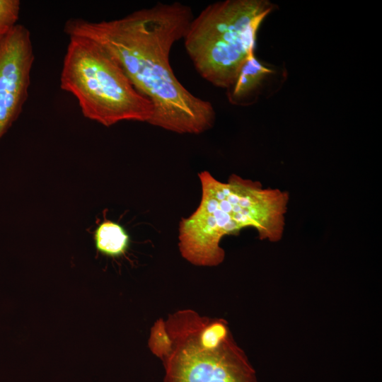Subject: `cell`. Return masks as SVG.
Instances as JSON below:
<instances>
[{
	"instance_id": "obj_9",
	"label": "cell",
	"mask_w": 382,
	"mask_h": 382,
	"mask_svg": "<svg viewBox=\"0 0 382 382\" xmlns=\"http://www.w3.org/2000/svg\"><path fill=\"white\" fill-rule=\"evenodd\" d=\"M149 345L151 351L163 361L170 354L173 343L163 320H157L151 328Z\"/></svg>"
},
{
	"instance_id": "obj_8",
	"label": "cell",
	"mask_w": 382,
	"mask_h": 382,
	"mask_svg": "<svg viewBox=\"0 0 382 382\" xmlns=\"http://www.w3.org/2000/svg\"><path fill=\"white\" fill-rule=\"evenodd\" d=\"M96 249L100 254L120 257L129 249L130 236L127 230L119 223L105 219L100 222L93 232Z\"/></svg>"
},
{
	"instance_id": "obj_6",
	"label": "cell",
	"mask_w": 382,
	"mask_h": 382,
	"mask_svg": "<svg viewBox=\"0 0 382 382\" xmlns=\"http://www.w3.org/2000/svg\"><path fill=\"white\" fill-rule=\"evenodd\" d=\"M34 61L29 30L16 24L0 37V139L25 103Z\"/></svg>"
},
{
	"instance_id": "obj_5",
	"label": "cell",
	"mask_w": 382,
	"mask_h": 382,
	"mask_svg": "<svg viewBox=\"0 0 382 382\" xmlns=\"http://www.w3.org/2000/svg\"><path fill=\"white\" fill-rule=\"evenodd\" d=\"M166 325L173 346L163 361L165 382H256L255 371L231 336L220 347L209 349L175 323Z\"/></svg>"
},
{
	"instance_id": "obj_3",
	"label": "cell",
	"mask_w": 382,
	"mask_h": 382,
	"mask_svg": "<svg viewBox=\"0 0 382 382\" xmlns=\"http://www.w3.org/2000/svg\"><path fill=\"white\" fill-rule=\"evenodd\" d=\"M274 7L267 0H226L204 8L183 37L198 74L212 85L228 89L255 52L257 31Z\"/></svg>"
},
{
	"instance_id": "obj_1",
	"label": "cell",
	"mask_w": 382,
	"mask_h": 382,
	"mask_svg": "<svg viewBox=\"0 0 382 382\" xmlns=\"http://www.w3.org/2000/svg\"><path fill=\"white\" fill-rule=\"evenodd\" d=\"M193 18L192 8L182 3H157L115 20L71 18L64 31L92 41L117 62L152 104L149 124L178 134H199L213 127L214 107L182 85L169 58L172 46L183 39Z\"/></svg>"
},
{
	"instance_id": "obj_4",
	"label": "cell",
	"mask_w": 382,
	"mask_h": 382,
	"mask_svg": "<svg viewBox=\"0 0 382 382\" xmlns=\"http://www.w3.org/2000/svg\"><path fill=\"white\" fill-rule=\"evenodd\" d=\"M69 38L60 87L76 98L83 116L105 127L122 121L149 123L154 115L152 104L117 62L88 39Z\"/></svg>"
},
{
	"instance_id": "obj_7",
	"label": "cell",
	"mask_w": 382,
	"mask_h": 382,
	"mask_svg": "<svg viewBox=\"0 0 382 382\" xmlns=\"http://www.w3.org/2000/svg\"><path fill=\"white\" fill-rule=\"evenodd\" d=\"M274 71L251 54L240 69L233 85L228 88V99L233 104H243L255 96L267 77Z\"/></svg>"
},
{
	"instance_id": "obj_10",
	"label": "cell",
	"mask_w": 382,
	"mask_h": 382,
	"mask_svg": "<svg viewBox=\"0 0 382 382\" xmlns=\"http://www.w3.org/2000/svg\"><path fill=\"white\" fill-rule=\"evenodd\" d=\"M20 10V1L0 0V37L17 24Z\"/></svg>"
},
{
	"instance_id": "obj_2",
	"label": "cell",
	"mask_w": 382,
	"mask_h": 382,
	"mask_svg": "<svg viewBox=\"0 0 382 382\" xmlns=\"http://www.w3.org/2000/svg\"><path fill=\"white\" fill-rule=\"evenodd\" d=\"M199 204L179 223L178 246L182 256L197 266H216L224 259L220 245L226 236L255 228L260 239L277 242L283 236L289 195L263 188L258 181L231 174L227 182L209 171L198 173Z\"/></svg>"
}]
</instances>
